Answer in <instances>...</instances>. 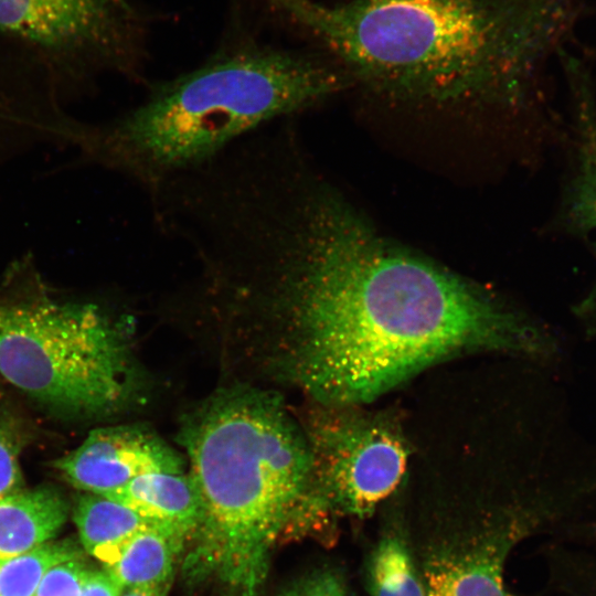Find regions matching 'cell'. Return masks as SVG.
Listing matches in <instances>:
<instances>
[{"label":"cell","mask_w":596,"mask_h":596,"mask_svg":"<svg viewBox=\"0 0 596 596\" xmlns=\"http://www.w3.org/2000/svg\"><path fill=\"white\" fill-rule=\"evenodd\" d=\"M0 373L45 405L70 414L113 413L136 389L125 329L94 304L0 308Z\"/></svg>","instance_id":"5"},{"label":"cell","mask_w":596,"mask_h":596,"mask_svg":"<svg viewBox=\"0 0 596 596\" xmlns=\"http://www.w3.org/2000/svg\"><path fill=\"white\" fill-rule=\"evenodd\" d=\"M571 66L575 164L563 219L571 230L585 234L596 231V100L583 73Z\"/></svg>","instance_id":"11"},{"label":"cell","mask_w":596,"mask_h":596,"mask_svg":"<svg viewBox=\"0 0 596 596\" xmlns=\"http://www.w3.org/2000/svg\"><path fill=\"white\" fill-rule=\"evenodd\" d=\"M123 588L103 570H92L81 596H120Z\"/></svg>","instance_id":"21"},{"label":"cell","mask_w":596,"mask_h":596,"mask_svg":"<svg viewBox=\"0 0 596 596\" xmlns=\"http://www.w3.org/2000/svg\"><path fill=\"white\" fill-rule=\"evenodd\" d=\"M72 539L51 540L20 555L0 561V596H34L46 573L66 561L83 557Z\"/></svg>","instance_id":"16"},{"label":"cell","mask_w":596,"mask_h":596,"mask_svg":"<svg viewBox=\"0 0 596 596\" xmlns=\"http://www.w3.org/2000/svg\"><path fill=\"white\" fill-rule=\"evenodd\" d=\"M70 508L52 487L20 490L0 499V561L53 540L65 524Z\"/></svg>","instance_id":"12"},{"label":"cell","mask_w":596,"mask_h":596,"mask_svg":"<svg viewBox=\"0 0 596 596\" xmlns=\"http://www.w3.org/2000/svg\"><path fill=\"white\" fill-rule=\"evenodd\" d=\"M72 517L83 551L103 566L114 563L138 532L160 526L123 503L91 492L77 496Z\"/></svg>","instance_id":"13"},{"label":"cell","mask_w":596,"mask_h":596,"mask_svg":"<svg viewBox=\"0 0 596 596\" xmlns=\"http://www.w3.org/2000/svg\"><path fill=\"white\" fill-rule=\"evenodd\" d=\"M212 234L241 298L288 313V368L321 406H361L462 352L551 351L520 313L381 236L300 148L245 166Z\"/></svg>","instance_id":"1"},{"label":"cell","mask_w":596,"mask_h":596,"mask_svg":"<svg viewBox=\"0 0 596 596\" xmlns=\"http://www.w3.org/2000/svg\"><path fill=\"white\" fill-rule=\"evenodd\" d=\"M91 572L83 557L57 564L46 573L34 596H81Z\"/></svg>","instance_id":"19"},{"label":"cell","mask_w":596,"mask_h":596,"mask_svg":"<svg viewBox=\"0 0 596 596\" xmlns=\"http://www.w3.org/2000/svg\"><path fill=\"white\" fill-rule=\"evenodd\" d=\"M576 312L584 322L596 329V281L587 296L577 306Z\"/></svg>","instance_id":"22"},{"label":"cell","mask_w":596,"mask_h":596,"mask_svg":"<svg viewBox=\"0 0 596 596\" xmlns=\"http://www.w3.org/2000/svg\"><path fill=\"white\" fill-rule=\"evenodd\" d=\"M353 82L401 99L513 106L568 0H264Z\"/></svg>","instance_id":"2"},{"label":"cell","mask_w":596,"mask_h":596,"mask_svg":"<svg viewBox=\"0 0 596 596\" xmlns=\"http://www.w3.org/2000/svg\"><path fill=\"white\" fill-rule=\"evenodd\" d=\"M22 437L18 423L0 412V499L23 489L19 460Z\"/></svg>","instance_id":"18"},{"label":"cell","mask_w":596,"mask_h":596,"mask_svg":"<svg viewBox=\"0 0 596 596\" xmlns=\"http://www.w3.org/2000/svg\"><path fill=\"white\" fill-rule=\"evenodd\" d=\"M557 524L550 503H510L427 515L406 541L426 596H510L504 565L525 536Z\"/></svg>","instance_id":"6"},{"label":"cell","mask_w":596,"mask_h":596,"mask_svg":"<svg viewBox=\"0 0 596 596\" xmlns=\"http://www.w3.org/2000/svg\"><path fill=\"white\" fill-rule=\"evenodd\" d=\"M549 557L557 596H596V550L557 542Z\"/></svg>","instance_id":"17"},{"label":"cell","mask_w":596,"mask_h":596,"mask_svg":"<svg viewBox=\"0 0 596 596\" xmlns=\"http://www.w3.org/2000/svg\"><path fill=\"white\" fill-rule=\"evenodd\" d=\"M169 588H132L124 589L120 596H167Z\"/></svg>","instance_id":"23"},{"label":"cell","mask_w":596,"mask_h":596,"mask_svg":"<svg viewBox=\"0 0 596 596\" xmlns=\"http://www.w3.org/2000/svg\"><path fill=\"white\" fill-rule=\"evenodd\" d=\"M0 32L46 50L87 54L145 81V28L126 0H0Z\"/></svg>","instance_id":"8"},{"label":"cell","mask_w":596,"mask_h":596,"mask_svg":"<svg viewBox=\"0 0 596 596\" xmlns=\"http://www.w3.org/2000/svg\"><path fill=\"white\" fill-rule=\"evenodd\" d=\"M281 596H347L341 581L332 572H317L299 581Z\"/></svg>","instance_id":"20"},{"label":"cell","mask_w":596,"mask_h":596,"mask_svg":"<svg viewBox=\"0 0 596 596\" xmlns=\"http://www.w3.org/2000/svg\"><path fill=\"white\" fill-rule=\"evenodd\" d=\"M349 84L326 55L236 40L190 71L148 83L141 102L96 132L92 143L148 194Z\"/></svg>","instance_id":"4"},{"label":"cell","mask_w":596,"mask_h":596,"mask_svg":"<svg viewBox=\"0 0 596 596\" xmlns=\"http://www.w3.org/2000/svg\"><path fill=\"white\" fill-rule=\"evenodd\" d=\"M54 467L76 489L106 494L145 473L183 472L184 460L150 428L119 425L92 430Z\"/></svg>","instance_id":"9"},{"label":"cell","mask_w":596,"mask_h":596,"mask_svg":"<svg viewBox=\"0 0 596 596\" xmlns=\"http://www.w3.org/2000/svg\"><path fill=\"white\" fill-rule=\"evenodd\" d=\"M178 440L203 508L184 570L256 596L278 538L319 505L306 435L273 392L235 386L188 413Z\"/></svg>","instance_id":"3"},{"label":"cell","mask_w":596,"mask_h":596,"mask_svg":"<svg viewBox=\"0 0 596 596\" xmlns=\"http://www.w3.org/2000/svg\"><path fill=\"white\" fill-rule=\"evenodd\" d=\"M105 496L191 542L203 518L198 488L189 473L150 472Z\"/></svg>","instance_id":"10"},{"label":"cell","mask_w":596,"mask_h":596,"mask_svg":"<svg viewBox=\"0 0 596 596\" xmlns=\"http://www.w3.org/2000/svg\"><path fill=\"white\" fill-rule=\"evenodd\" d=\"M321 407L306 434L315 490L330 515L368 517L402 480L406 441L390 419L356 405Z\"/></svg>","instance_id":"7"},{"label":"cell","mask_w":596,"mask_h":596,"mask_svg":"<svg viewBox=\"0 0 596 596\" xmlns=\"http://www.w3.org/2000/svg\"><path fill=\"white\" fill-rule=\"evenodd\" d=\"M369 583L371 596H426L405 536L380 540L371 554Z\"/></svg>","instance_id":"15"},{"label":"cell","mask_w":596,"mask_h":596,"mask_svg":"<svg viewBox=\"0 0 596 596\" xmlns=\"http://www.w3.org/2000/svg\"><path fill=\"white\" fill-rule=\"evenodd\" d=\"M187 543L161 526L138 532L118 558L103 570L124 589L170 588L174 566Z\"/></svg>","instance_id":"14"}]
</instances>
